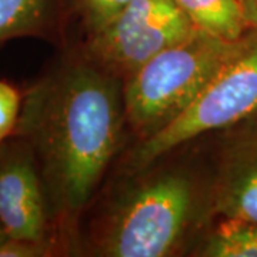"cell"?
I'll return each mask as SVG.
<instances>
[{"mask_svg": "<svg viewBox=\"0 0 257 257\" xmlns=\"http://www.w3.org/2000/svg\"><path fill=\"white\" fill-rule=\"evenodd\" d=\"M132 0H80L89 26L93 32L109 23Z\"/></svg>", "mask_w": 257, "mask_h": 257, "instance_id": "obj_12", "label": "cell"}, {"mask_svg": "<svg viewBox=\"0 0 257 257\" xmlns=\"http://www.w3.org/2000/svg\"><path fill=\"white\" fill-rule=\"evenodd\" d=\"M209 200L196 177L167 170L133 187L111 211L97 240L109 257H165L173 254Z\"/></svg>", "mask_w": 257, "mask_h": 257, "instance_id": "obj_2", "label": "cell"}, {"mask_svg": "<svg viewBox=\"0 0 257 257\" xmlns=\"http://www.w3.org/2000/svg\"><path fill=\"white\" fill-rule=\"evenodd\" d=\"M62 0H0V43L16 37L55 35Z\"/></svg>", "mask_w": 257, "mask_h": 257, "instance_id": "obj_8", "label": "cell"}, {"mask_svg": "<svg viewBox=\"0 0 257 257\" xmlns=\"http://www.w3.org/2000/svg\"><path fill=\"white\" fill-rule=\"evenodd\" d=\"M248 28H257V0H239Z\"/></svg>", "mask_w": 257, "mask_h": 257, "instance_id": "obj_14", "label": "cell"}, {"mask_svg": "<svg viewBox=\"0 0 257 257\" xmlns=\"http://www.w3.org/2000/svg\"><path fill=\"white\" fill-rule=\"evenodd\" d=\"M18 138L0 145V224L10 239L53 244L55 221L37 157Z\"/></svg>", "mask_w": 257, "mask_h": 257, "instance_id": "obj_6", "label": "cell"}, {"mask_svg": "<svg viewBox=\"0 0 257 257\" xmlns=\"http://www.w3.org/2000/svg\"><path fill=\"white\" fill-rule=\"evenodd\" d=\"M209 207L224 219L257 223V133L226 149L209 190Z\"/></svg>", "mask_w": 257, "mask_h": 257, "instance_id": "obj_7", "label": "cell"}, {"mask_svg": "<svg viewBox=\"0 0 257 257\" xmlns=\"http://www.w3.org/2000/svg\"><path fill=\"white\" fill-rule=\"evenodd\" d=\"M23 96L8 82L0 80V145L15 135L18 127Z\"/></svg>", "mask_w": 257, "mask_h": 257, "instance_id": "obj_11", "label": "cell"}, {"mask_svg": "<svg viewBox=\"0 0 257 257\" xmlns=\"http://www.w3.org/2000/svg\"><path fill=\"white\" fill-rule=\"evenodd\" d=\"M124 121L119 77L89 56L64 59L23 96L15 135L33 149L52 217L62 227L90 200Z\"/></svg>", "mask_w": 257, "mask_h": 257, "instance_id": "obj_1", "label": "cell"}, {"mask_svg": "<svg viewBox=\"0 0 257 257\" xmlns=\"http://www.w3.org/2000/svg\"><path fill=\"white\" fill-rule=\"evenodd\" d=\"M9 239V236L6 234V231L3 230V227H2V224H0V243H3L5 240Z\"/></svg>", "mask_w": 257, "mask_h": 257, "instance_id": "obj_15", "label": "cell"}, {"mask_svg": "<svg viewBox=\"0 0 257 257\" xmlns=\"http://www.w3.org/2000/svg\"><path fill=\"white\" fill-rule=\"evenodd\" d=\"M194 30L175 0H132L109 23L93 32L89 57L126 79Z\"/></svg>", "mask_w": 257, "mask_h": 257, "instance_id": "obj_5", "label": "cell"}, {"mask_svg": "<svg viewBox=\"0 0 257 257\" xmlns=\"http://www.w3.org/2000/svg\"><path fill=\"white\" fill-rule=\"evenodd\" d=\"M207 257H257V223L224 219L200 251Z\"/></svg>", "mask_w": 257, "mask_h": 257, "instance_id": "obj_10", "label": "cell"}, {"mask_svg": "<svg viewBox=\"0 0 257 257\" xmlns=\"http://www.w3.org/2000/svg\"><path fill=\"white\" fill-rule=\"evenodd\" d=\"M53 250V244L10 237L0 243V257H42L49 256Z\"/></svg>", "mask_w": 257, "mask_h": 257, "instance_id": "obj_13", "label": "cell"}, {"mask_svg": "<svg viewBox=\"0 0 257 257\" xmlns=\"http://www.w3.org/2000/svg\"><path fill=\"white\" fill-rule=\"evenodd\" d=\"M257 114V28L248 29L236 52L192 104L155 133L140 139L128 156L142 172L176 147L203 133L234 126Z\"/></svg>", "mask_w": 257, "mask_h": 257, "instance_id": "obj_4", "label": "cell"}, {"mask_svg": "<svg viewBox=\"0 0 257 257\" xmlns=\"http://www.w3.org/2000/svg\"><path fill=\"white\" fill-rule=\"evenodd\" d=\"M197 30L234 42L244 36L248 25L239 0H175Z\"/></svg>", "mask_w": 257, "mask_h": 257, "instance_id": "obj_9", "label": "cell"}, {"mask_svg": "<svg viewBox=\"0 0 257 257\" xmlns=\"http://www.w3.org/2000/svg\"><path fill=\"white\" fill-rule=\"evenodd\" d=\"M240 39L229 42L194 30L147 60L123 84L128 124L143 139L177 117L236 52Z\"/></svg>", "mask_w": 257, "mask_h": 257, "instance_id": "obj_3", "label": "cell"}]
</instances>
